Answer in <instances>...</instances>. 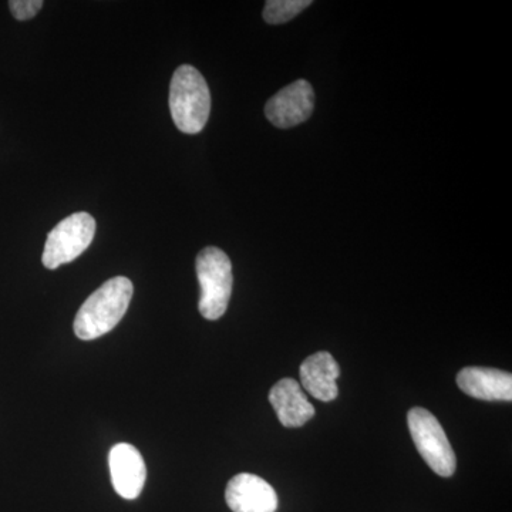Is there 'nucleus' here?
<instances>
[{"label":"nucleus","mask_w":512,"mask_h":512,"mask_svg":"<svg viewBox=\"0 0 512 512\" xmlns=\"http://www.w3.org/2000/svg\"><path fill=\"white\" fill-rule=\"evenodd\" d=\"M232 512H276L278 495L271 484L255 474L241 473L232 478L225 490Z\"/></svg>","instance_id":"nucleus-8"},{"label":"nucleus","mask_w":512,"mask_h":512,"mask_svg":"<svg viewBox=\"0 0 512 512\" xmlns=\"http://www.w3.org/2000/svg\"><path fill=\"white\" fill-rule=\"evenodd\" d=\"M311 5V0H269L265 5L264 19L269 25H282Z\"/></svg>","instance_id":"nucleus-12"},{"label":"nucleus","mask_w":512,"mask_h":512,"mask_svg":"<svg viewBox=\"0 0 512 512\" xmlns=\"http://www.w3.org/2000/svg\"><path fill=\"white\" fill-rule=\"evenodd\" d=\"M96 221L87 212H76L60 221L47 235L42 262L47 269L70 264L92 245Z\"/></svg>","instance_id":"nucleus-5"},{"label":"nucleus","mask_w":512,"mask_h":512,"mask_svg":"<svg viewBox=\"0 0 512 512\" xmlns=\"http://www.w3.org/2000/svg\"><path fill=\"white\" fill-rule=\"evenodd\" d=\"M269 402L282 426L288 429L302 427L315 416V407L303 393L301 384L293 379L279 380L269 393Z\"/></svg>","instance_id":"nucleus-10"},{"label":"nucleus","mask_w":512,"mask_h":512,"mask_svg":"<svg viewBox=\"0 0 512 512\" xmlns=\"http://www.w3.org/2000/svg\"><path fill=\"white\" fill-rule=\"evenodd\" d=\"M461 392L485 402H511L512 375L488 367H466L457 375Z\"/></svg>","instance_id":"nucleus-9"},{"label":"nucleus","mask_w":512,"mask_h":512,"mask_svg":"<svg viewBox=\"0 0 512 512\" xmlns=\"http://www.w3.org/2000/svg\"><path fill=\"white\" fill-rule=\"evenodd\" d=\"M410 434L420 456L434 473L451 477L456 471L457 460L446 431L429 410L414 407L407 414Z\"/></svg>","instance_id":"nucleus-4"},{"label":"nucleus","mask_w":512,"mask_h":512,"mask_svg":"<svg viewBox=\"0 0 512 512\" xmlns=\"http://www.w3.org/2000/svg\"><path fill=\"white\" fill-rule=\"evenodd\" d=\"M299 375L303 389L320 402H332L338 397L336 380L340 375V367L329 352H318L309 356L302 363Z\"/></svg>","instance_id":"nucleus-11"},{"label":"nucleus","mask_w":512,"mask_h":512,"mask_svg":"<svg viewBox=\"0 0 512 512\" xmlns=\"http://www.w3.org/2000/svg\"><path fill=\"white\" fill-rule=\"evenodd\" d=\"M201 296L198 309L208 320H217L227 312L231 299L232 264L228 255L220 248L208 247L202 249L195 262Z\"/></svg>","instance_id":"nucleus-3"},{"label":"nucleus","mask_w":512,"mask_h":512,"mask_svg":"<svg viewBox=\"0 0 512 512\" xmlns=\"http://www.w3.org/2000/svg\"><path fill=\"white\" fill-rule=\"evenodd\" d=\"M10 12L18 20L35 18L43 8L42 0H12L9 2Z\"/></svg>","instance_id":"nucleus-13"},{"label":"nucleus","mask_w":512,"mask_h":512,"mask_svg":"<svg viewBox=\"0 0 512 512\" xmlns=\"http://www.w3.org/2000/svg\"><path fill=\"white\" fill-rule=\"evenodd\" d=\"M111 483L124 500H136L143 493L147 468L140 451L131 444L120 443L111 448L109 456Z\"/></svg>","instance_id":"nucleus-7"},{"label":"nucleus","mask_w":512,"mask_h":512,"mask_svg":"<svg viewBox=\"0 0 512 512\" xmlns=\"http://www.w3.org/2000/svg\"><path fill=\"white\" fill-rule=\"evenodd\" d=\"M170 111L174 124L185 134H198L210 119L211 93L204 76L190 64L173 74L170 84Z\"/></svg>","instance_id":"nucleus-2"},{"label":"nucleus","mask_w":512,"mask_h":512,"mask_svg":"<svg viewBox=\"0 0 512 512\" xmlns=\"http://www.w3.org/2000/svg\"><path fill=\"white\" fill-rule=\"evenodd\" d=\"M315 109V92L306 80L289 84L266 103L265 114L278 128L305 123Z\"/></svg>","instance_id":"nucleus-6"},{"label":"nucleus","mask_w":512,"mask_h":512,"mask_svg":"<svg viewBox=\"0 0 512 512\" xmlns=\"http://www.w3.org/2000/svg\"><path fill=\"white\" fill-rule=\"evenodd\" d=\"M133 292V282L126 276H116L104 282L87 298L74 318L77 338L99 339L116 328L126 315Z\"/></svg>","instance_id":"nucleus-1"}]
</instances>
